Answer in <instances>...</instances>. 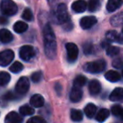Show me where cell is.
Listing matches in <instances>:
<instances>
[{
    "instance_id": "6da1fadb",
    "label": "cell",
    "mask_w": 123,
    "mask_h": 123,
    "mask_svg": "<svg viewBox=\"0 0 123 123\" xmlns=\"http://www.w3.org/2000/svg\"><path fill=\"white\" fill-rule=\"evenodd\" d=\"M44 38V49L46 56L50 59H54L56 56V41L55 34L51 25L47 24L43 31Z\"/></svg>"
},
{
    "instance_id": "7a4b0ae2",
    "label": "cell",
    "mask_w": 123,
    "mask_h": 123,
    "mask_svg": "<svg viewBox=\"0 0 123 123\" xmlns=\"http://www.w3.org/2000/svg\"><path fill=\"white\" fill-rule=\"evenodd\" d=\"M0 10L4 15L12 16L17 13L18 7L12 0H2L0 3Z\"/></svg>"
},
{
    "instance_id": "3957f363",
    "label": "cell",
    "mask_w": 123,
    "mask_h": 123,
    "mask_svg": "<svg viewBox=\"0 0 123 123\" xmlns=\"http://www.w3.org/2000/svg\"><path fill=\"white\" fill-rule=\"evenodd\" d=\"M106 67V62L102 59L97 60L94 62H90L84 65V70L90 74H98L105 70Z\"/></svg>"
},
{
    "instance_id": "277c9868",
    "label": "cell",
    "mask_w": 123,
    "mask_h": 123,
    "mask_svg": "<svg viewBox=\"0 0 123 123\" xmlns=\"http://www.w3.org/2000/svg\"><path fill=\"white\" fill-rule=\"evenodd\" d=\"M56 19L61 24H66L69 20L68 9L65 4H60L56 9Z\"/></svg>"
},
{
    "instance_id": "5b68a950",
    "label": "cell",
    "mask_w": 123,
    "mask_h": 123,
    "mask_svg": "<svg viewBox=\"0 0 123 123\" xmlns=\"http://www.w3.org/2000/svg\"><path fill=\"white\" fill-rule=\"evenodd\" d=\"M66 50L68 52V60L69 62H74L79 56V48L74 43H67Z\"/></svg>"
},
{
    "instance_id": "8992f818",
    "label": "cell",
    "mask_w": 123,
    "mask_h": 123,
    "mask_svg": "<svg viewBox=\"0 0 123 123\" xmlns=\"http://www.w3.org/2000/svg\"><path fill=\"white\" fill-rule=\"evenodd\" d=\"M35 55V49L31 46H23L19 49V57L25 62L30 61L31 58L34 57Z\"/></svg>"
},
{
    "instance_id": "52a82bcc",
    "label": "cell",
    "mask_w": 123,
    "mask_h": 123,
    "mask_svg": "<svg viewBox=\"0 0 123 123\" xmlns=\"http://www.w3.org/2000/svg\"><path fill=\"white\" fill-rule=\"evenodd\" d=\"M14 53L12 50H5L0 52V66L6 67L10 64L11 62L14 60Z\"/></svg>"
},
{
    "instance_id": "ba28073f",
    "label": "cell",
    "mask_w": 123,
    "mask_h": 123,
    "mask_svg": "<svg viewBox=\"0 0 123 123\" xmlns=\"http://www.w3.org/2000/svg\"><path fill=\"white\" fill-rule=\"evenodd\" d=\"M30 89V81L28 78L26 77H21L18 80L17 84L15 85V90L18 94H24L26 92H28Z\"/></svg>"
},
{
    "instance_id": "9c48e42d",
    "label": "cell",
    "mask_w": 123,
    "mask_h": 123,
    "mask_svg": "<svg viewBox=\"0 0 123 123\" xmlns=\"http://www.w3.org/2000/svg\"><path fill=\"white\" fill-rule=\"evenodd\" d=\"M96 23H97V19L94 16H85L80 19L79 24H80L82 29L88 30L90 29L92 26H94Z\"/></svg>"
},
{
    "instance_id": "30bf717a",
    "label": "cell",
    "mask_w": 123,
    "mask_h": 123,
    "mask_svg": "<svg viewBox=\"0 0 123 123\" xmlns=\"http://www.w3.org/2000/svg\"><path fill=\"white\" fill-rule=\"evenodd\" d=\"M23 118L19 114L15 111H11L6 116L4 122L5 123H22Z\"/></svg>"
},
{
    "instance_id": "8fae6325",
    "label": "cell",
    "mask_w": 123,
    "mask_h": 123,
    "mask_svg": "<svg viewBox=\"0 0 123 123\" xmlns=\"http://www.w3.org/2000/svg\"><path fill=\"white\" fill-rule=\"evenodd\" d=\"M105 37L108 41L111 42H119L123 44V38L121 36H120L116 31H110L106 33Z\"/></svg>"
},
{
    "instance_id": "7c38bea8",
    "label": "cell",
    "mask_w": 123,
    "mask_h": 123,
    "mask_svg": "<svg viewBox=\"0 0 123 123\" xmlns=\"http://www.w3.org/2000/svg\"><path fill=\"white\" fill-rule=\"evenodd\" d=\"M88 5L84 0H77L72 4V9L76 13H83L86 10Z\"/></svg>"
},
{
    "instance_id": "4fadbf2b",
    "label": "cell",
    "mask_w": 123,
    "mask_h": 123,
    "mask_svg": "<svg viewBox=\"0 0 123 123\" xmlns=\"http://www.w3.org/2000/svg\"><path fill=\"white\" fill-rule=\"evenodd\" d=\"M83 96V91L80 88H77V87H74L72 89L69 94V98H70V100L72 102H79L81 99H82Z\"/></svg>"
},
{
    "instance_id": "5bb4252c",
    "label": "cell",
    "mask_w": 123,
    "mask_h": 123,
    "mask_svg": "<svg viewBox=\"0 0 123 123\" xmlns=\"http://www.w3.org/2000/svg\"><path fill=\"white\" fill-rule=\"evenodd\" d=\"M123 4V0H108L106 9L108 12L112 13L118 9Z\"/></svg>"
},
{
    "instance_id": "9a60e30c",
    "label": "cell",
    "mask_w": 123,
    "mask_h": 123,
    "mask_svg": "<svg viewBox=\"0 0 123 123\" xmlns=\"http://www.w3.org/2000/svg\"><path fill=\"white\" fill-rule=\"evenodd\" d=\"M89 90L92 95H96L98 94L101 90V84L96 79H93L90 81L89 84Z\"/></svg>"
},
{
    "instance_id": "2e32d148",
    "label": "cell",
    "mask_w": 123,
    "mask_h": 123,
    "mask_svg": "<svg viewBox=\"0 0 123 123\" xmlns=\"http://www.w3.org/2000/svg\"><path fill=\"white\" fill-rule=\"evenodd\" d=\"M13 36L12 33L6 29H1L0 30V41L3 43H9L12 41Z\"/></svg>"
},
{
    "instance_id": "e0dca14e",
    "label": "cell",
    "mask_w": 123,
    "mask_h": 123,
    "mask_svg": "<svg viewBox=\"0 0 123 123\" xmlns=\"http://www.w3.org/2000/svg\"><path fill=\"white\" fill-rule=\"evenodd\" d=\"M30 103H31V105L34 106V107L40 108L44 105L45 99L41 94H34V95L31 98Z\"/></svg>"
},
{
    "instance_id": "ac0fdd59",
    "label": "cell",
    "mask_w": 123,
    "mask_h": 123,
    "mask_svg": "<svg viewBox=\"0 0 123 123\" xmlns=\"http://www.w3.org/2000/svg\"><path fill=\"white\" fill-rule=\"evenodd\" d=\"M105 78L106 79V80L110 81V82L116 83L121 79V75H120L119 73L116 72V71L110 70L105 74Z\"/></svg>"
},
{
    "instance_id": "d6986e66",
    "label": "cell",
    "mask_w": 123,
    "mask_h": 123,
    "mask_svg": "<svg viewBox=\"0 0 123 123\" xmlns=\"http://www.w3.org/2000/svg\"><path fill=\"white\" fill-rule=\"evenodd\" d=\"M123 99V89L122 88H116L111 92L110 95V99L111 101H119Z\"/></svg>"
},
{
    "instance_id": "ffe728a7",
    "label": "cell",
    "mask_w": 123,
    "mask_h": 123,
    "mask_svg": "<svg viewBox=\"0 0 123 123\" xmlns=\"http://www.w3.org/2000/svg\"><path fill=\"white\" fill-rule=\"evenodd\" d=\"M28 30V25L24 21H17L14 25V31L18 34H22Z\"/></svg>"
},
{
    "instance_id": "44dd1931",
    "label": "cell",
    "mask_w": 123,
    "mask_h": 123,
    "mask_svg": "<svg viewBox=\"0 0 123 123\" xmlns=\"http://www.w3.org/2000/svg\"><path fill=\"white\" fill-rule=\"evenodd\" d=\"M96 111H97V107H96L95 105L92 104V103H89L84 108V113L87 116V117L92 118L94 117V116L95 115Z\"/></svg>"
},
{
    "instance_id": "7402d4cb",
    "label": "cell",
    "mask_w": 123,
    "mask_h": 123,
    "mask_svg": "<svg viewBox=\"0 0 123 123\" xmlns=\"http://www.w3.org/2000/svg\"><path fill=\"white\" fill-rule=\"evenodd\" d=\"M110 116V111L107 109H101L96 115V121L98 122H104Z\"/></svg>"
},
{
    "instance_id": "603a6c76",
    "label": "cell",
    "mask_w": 123,
    "mask_h": 123,
    "mask_svg": "<svg viewBox=\"0 0 123 123\" xmlns=\"http://www.w3.org/2000/svg\"><path fill=\"white\" fill-rule=\"evenodd\" d=\"M101 6L100 0H89L88 4V9L90 12H95L99 10Z\"/></svg>"
},
{
    "instance_id": "cb8c5ba5",
    "label": "cell",
    "mask_w": 123,
    "mask_h": 123,
    "mask_svg": "<svg viewBox=\"0 0 123 123\" xmlns=\"http://www.w3.org/2000/svg\"><path fill=\"white\" fill-rule=\"evenodd\" d=\"M70 116L73 121H77V122L78 121H81L83 120V113L80 111H79V110H75V109L71 110Z\"/></svg>"
},
{
    "instance_id": "d4e9b609",
    "label": "cell",
    "mask_w": 123,
    "mask_h": 123,
    "mask_svg": "<svg viewBox=\"0 0 123 123\" xmlns=\"http://www.w3.org/2000/svg\"><path fill=\"white\" fill-rule=\"evenodd\" d=\"M19 113L23 116H31L35 113V110L28 105H25L19 108Z\"/></svg>"
},
{
    "instance_id": "484cf974",
    "label": "cell",
    "mask_w": 123,
    "mask_h": 123,
    "mask_svg": "<svg viewBox=\"0 0 123 123\" xmlns=\"http://www.w3.org/2000/svg\"><path fill=\"white\" fill-rule=\"evenodd\" d=\"M87 82V79L83 75H79L75 78L74 82V87L81 88Z\"/></svg>"
},
{
    "instance_id": "4316f807",
    "label": "cell",
    "mask_w": 123,
    "mask_h": 123,
    "mask_svg": "<svg viewBox=\"0 0 123 123\" xmlns=\"http://www.w3.org/2000/svg\"><path fill=\"white\" fill-rule=\"evenodd\" d=\"M11 77L7 72H0V85L4 86L9 83Z\"/></svg>"
},
{
    "instance_id": "83f0119b",
    "label": "cell",
    "mask_w": 123,
    "mask_h": 123,
    "mask_svg": "<svg viewBox=\"0 0 123 123\" xmlns=\"http://www.w3.org/2000/svg\"><path fill=\"white\" fill-rule=\"evenodd\" d=\"M9 70H10V72L14 73V74H17V73L21 72L23 70L22 63H20L19 62H14V63L10 66Z\"/></svg>"
},
{
    "instance_id": "f1b7e54d",
    "label": "cell",
    "mask_w": 123,
    "mask_h": 123,
    "mask_svg": "<svg viewBox=\"0 0 123 123\" xmlns=\"http://www.w3.org/2000/svg\"><path fill=\"white\" fill-rule=\"evenodd\" d=\"M120 52V49L117 46H109L106 49V54L110 56H114L118 55Z\"/></svg>"
},
{
    "instance_id": "f546056e",
    "label": "cell",
    "mask_w": 123,
    "mask_h": 123,
    "mask_svg": "<svg viewBox=\"0 0 123 123\" xmlns=\"http://www.w3.org/2000/svg\"><path fill=\"white\" fill-rule=\"evenodd\" d=\"M22 18L24 19L27 21H31L33 19V14H32V11L30 9H25L24 10L22 14Z\"/></svg>"
},
{
    "instance_id": "4dcf8cb0",
    "label": "cell",
    "mask_w": 123,
    "mask_h": 123,
    "mask_svg": "<svg viewBox=\"0 0 123 123\" xmlns=\"http://www.w3.org/2000/svg\"><path fill=\"white\" fill-rule=\"evenodd\" d=\"M111 112H112V114L114 116H121V114L123 112V108L119 105H116L112 106V108H111Z\"/></svg>"
},
{
    "instance_id": "1f68e13d",
    "label": "cell",
    "mask_w": 123,
    "mask_h": 123,
    "mask_svg": "<svg viewBox=\"0 0 123 123\" xmlns=\"http://www.w3.org/2000/svg\"><path fill=\"white\" fill-rule=\"evenodd\" d=\"M27 123H46V121L41 116H33L28 120Z\"/></svg>"
},
{
    "instance_id": "d6a6232c",
    "label": "cell",
    "mask_w": 123,
    "mask_h": 123,
    "mask_svg": "<svg viewBox=\"0 0 123 123\" xmlns=\"http://www.w3.org/2000/svg\"><path fill=\"white\" fill-rule=\"evenodd\" d=\"M41 77H42L41 73L36 72V73H35V74H32V76H31V80L33 81V83H38V82L41 81Z\"/></svg>"
},
{
    "instance_id": "836d02e7",
    "label": "cell",
    "mask_w": 123,
    "mask_h": 123,
    "mask_svg": "<svg viewBox=\"0 0 123 123\" xmlns=\"http://www.w3.org/2000/svg\"><path fill=\"white\" fill-rule=\"evenodd\" d=\"M92 48H93V46L89 43H87V44L84 45V51L85 54H90L92 52Z\"/></svg>"
},
{
    "instance_id": "e575fe53",
    "label": "cell",
    "mask_w": 123,
    "mask_h": 123,
    "mask_svg": "<svg viewBox=\"0 0 123 123\" xmlns=\"http://www.w3.org/2000/svg\"><path fill=\"white\" fill-rule=\"evenodd\" d=\"M113 67L114 68H120L123 66V62L121 61V59H116L112 63Z\"/></svg>"
},
{
    "instance_id": "d590c367",
    "label": "cell",
    "mask_w": 123,
    "mask_h": 123,
    "mask_svg": "<svg viewBox=\"0 0 123 123\" xmlns=\"http://www.w3.org/2000/svg\"><path fill=\"white\" fill-rule=\"evenodd\" d=\"M0 23H1V24H6L7 20H6L5 18H0Z\"/></svg>"
},
{
    "instance_id": "8d00e7d4",
    "label": "cell",
    "mask_w": 123,
    "mask_h": 123,
    "mask_svg": "<svg viewBox=\"0 0 123 123\" xmlns=\"http://www.w3.org/2000/svg\"><path fill=\"white\" fill-rule=\"evenodd\" d=\"M121 116L122 117V119H123V112H122V114H121Z\"/></svg>"
},
{
    "instance_id": "74e56055",
    "label": "cell",
    "mask_w": 123,
    "mask_h": 123,
    "mask_svg": "<svg viewBox=\"0 0 123 123\" xmlns=\"http://www.w3.org/2000/svg\"><path fill=\"white\" fill-rule=\"evenodd\" d=\"M48 1H49V2H51V1H53V0H48Z\"/></svg>"
},
{
    "instance_id": "f35d334b",
    "label": "cell",
    "mask_w": 123,
    "mask_h": 123,
    "mask_svg": "<svg viewBox=\"0 0 123 123\" xmlns=\"http://www.w3.org/2000/svg\"><path fill=\"white\" fill-rule=\"evenodd\" d=\"M122 34H123V28H122Z\"/></svg>"
},
{
    "instance_id": "ab89813d",
    "label": "cell",
    "mask_w": 123,
    "mask_h": 123,
    "mask_svg": "<svg viewBox=\"0 0 123 123\" xmlns=\"http://www.w3.org/2000/svg\"><path fill=\"white\" fill-rule=\"evenodd\" d=\"M122 76H123V70H122Z\"/></svg>"
}]
</instances>
